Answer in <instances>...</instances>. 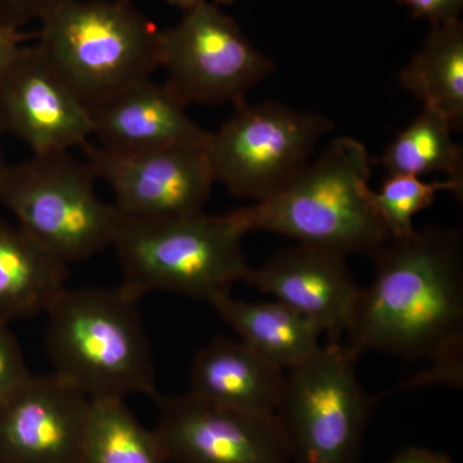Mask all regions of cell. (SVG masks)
I'll return each instance as SVG.
<instances>
[{
	"mask_svg": "<svg viewBox=\"0 0 463 463\" xmlns=\"http://www.w3.org/2000/svg\"><path fill=\"white\" fill-rule=\"evenodd\" d=\"M373 258V282L356 294L346 345L359 356L373 350L430 362L412 386L462 388V234L428 227L392 237Z\"/></svg>",
	"mask_w": 463,
	"mask_h": 463,
	"instance_id": "obj_1",
	"label": "cell"
},
{
	"mask_svg": "<svg viewBox=\"0 0 463 463\" xmlns=\"http://www.w3.org/2000/svg\"><path fill=\"white\" fill-rule=\"evenodd\" d=\"M54 374L90 401L156 397V373L138 298L123 288H65L48 307Z\"/></svg>",
	"mask_w": 463,
	"mask_h": 463,
	"instance_id": "obj_2",
	"label": "cell"
},
{
	"mask_svg": "<svg viewBox=\"0 0 463 463\" xmlns=\"http://www.w3.org/2000/svg\"><path fill=\"white\" fill-rule=\"evenodd\" d=\"M371 165L364 143L339 137L288 187L234 213L248 233L273 232L346 257H373L392 237L368 200Z\"/></svg>",
	"mask_w": 463,
	"mask_h": 463,
	"instance_id": "obj_3",
	"label": "cell"
},
{
	"mask_svg": "<svg viewBox=\"0 0 463 463\" xmlns=\"http://www.w3.org/2000/svg\"><path fill=\"white\" fill-rule=\"evenodd\" d=\"M36 48L85 105L160 69V29L130 0H54Z\"/></svg>",
	"mask_w": 463,
	"mask_h": 463,
	"instance_id": "obj_4",
	"label": "cell"
},
{
	"mask_svg": "<svg viewBox=\"0 0 463 463\" xmlns=\"http://www.w3.org/2000/svg\"><path fill=\"white\" fill-rule=\"evenodd\" d=\"M245 234L234 212L123 221L112 243L124 274L120 288L138 300L148 292L170 291L210 303L245 281L250 270L242 249Z\"/></svg>",
	"mask_w": 463,
	"mask_h": 463,
	"instance_id": "obj_5",
	"label": "cell"
},
{
	"mask_svg": "<svg viewBox=\"0 0 463 463\" xmlns=\"http://www.w3.org/2000/svg\"><path fill=\"white\" fill-rule=\"evenodd\" d=\"M87 163L70 152L33 155L8 165L0 203L42 248L66 265L87 260L114 243L123 219L97 192Z\"/></svg>",
	"mask_w": 463,
	"mask_h": 463,
	"instance_id": "obj_6",
	"label": "cell"
},
{
	"mask_svg": "<svg viewBox=\"0 0 463 463\" xmlns=\"http://www.w3.org/2000/svg\"><path fill=\"white\" fill-rule=\"evenodd\" d=\"M358 358L330 341L285 371L273 416L291 463H361L374 402L356 377Z\"/></svg>",
	"mask_w": 463,
	"mask_h": 463,
	"instance_id": "obj_7",
	"label": "cell"
},
{
	"mask_svg": "<svg viewBox=\"0 0 463 463\" xmlns=\"http://www.w3.org/2000/svg\"><path fill=\"white\" fill-rule=\"evenodd\" d=\"M332 128L331 120L316 112L242 100L207 139L214 181L241 199H269L309 165L317 145Z\"/></svg>",
	"mask_w": 463,
	"mask_h": 463,
	"instance_id": "obj_8",
	"label": "cell"
},
{
	"mask_svg": "<svg viewBox=\"0 0 463 463\" xmlns=\"http://www.w3.org/2000/svg\"><path fill=\"white\" fill-rule=\"evenodd\" d=\"M160 69L190 105L242 102L274 71V62L212 0H196L176 25L160 30Z\"/></svg>",
	"mask_w": 463,
	"mask_h": 463,
	"instance_id": "obj_9",
	"label": "cell"
},
{
	"mask_svg": "<svg viewBox=\"0 0 463 463\" xmlns=\"http://www.w3.org/2000/svg\"><path fill=\"white\" fill-rule=\"evenodd\" d=\"M85 163L114 192L123 221L163 222L200 214L214 176L205 146L115 151L84 146Z\"/></svg>",
	"mask_w": 463,
	"mask_h": 463,
	"instance_id": "obj_10",
	"label": "cell"
},
{
	"mask_svg": "<svg viewBox=\"0 0 463 463\" xmlns=\"http://www.w3.org/2000/svg\"><path fill=\"white\" fill-rule=\"evenodd\" d=\"M154 431L167 462L291 463L274 416L210 403L191 392L158 399Z\"/></svg>",
	"mask_w": 463,
	"mask_h": 463,
	"instance_id": "obj_11",
	"label": "cell"
},
{
	"mask_svg": "<svg viewBox=\"0 0 463 463\" xmlns=\"http://www.w3.org/2000/svg\"><path fill=\"white\" fill-rule=\"evenodd\" d=\"M0 130L25 143L33 155L83 148L93 136L90 108L36 45L24 47L0 78Z\"/></svg>",
	"mask_w": 463,
	"mask_h": 463,
	"instance_id": "obj_12",
	"label": "cell"
},
{
	"mask_svg": "<svg viewBox=\"0 0 463 463\" xmlns=\"http://www.w3.org/2000/svg\"><path fill=\"white\" fill-rule=\"evenodd\" d=\"M91 401L56 374L32 376L0 404V463H79Z\"/></svg>",
	"mask_w": 463,
	"mask_h": 463,
	"instance_id": "obj_13",
	"label": "cell"
},
{
	"mask_svg": "<svg viewBox=\"0 0 463 463\" xmlns=\"http://www.w3.org/2000/svg\"><path fill=\"white\" fill-rule=\"evenodd\" d=\"M246 282L272 295L339 341L359 288L346 255L298 243L283 250L258 269L250 268Z\"/></svg>",
	"mask_w": 463,
	"mask_h": 463,
	"instance_id": "obj_14",
	"label": "cell"
},
{
	"mask_svg": "<svg viewBox=\"0 0 463 463\" xmlns=\"http://www.w3.org/2000/svg\"><path fill=\"white\" fill-rule=\"evenodd\" d=\"M169 85L148 78L90 106L97 145L115 151L205 146L210 132Z\"/></svg>",
	"mask_w": 463,
	"mask_h": 463,
	"instance_id": "obj_15",
	"label": "cell"
},
{
	"mask_svg": "<svg viewBox=\"0 0 463 463\" xmlns=\"http://www.w3.org/2000/svg\"><path fill=\"white\" fill-rule=\"evenodd\" d=\"M285 371L243 341L216 337L194 355L191 394L243 412L273 416Z\"/></svg>",
	"mask_w": 463,
	"mask_h": 463,
	"instance_id": "obj_16",
	"label": "cell"
},
{
	"mask_svg": "<svg viewBox=\"0 0 463 463\" xmlns=\"http://www.w3.org/2000/svg\"><path fill=\"white\" fill-rule=\"evenodd\" d=\"M67 265L20 225L0 219V319L45 313L66 288Z\"/></svg>",
	"mask_w": 463,
	"mask_h": 463,
	"instance_id": "obj_17",
	"label": "cell"
},
{
	"mask_svg": "<svg viewBox=\"0 0 463 463\" xmlns=\"http://www.w3.org/2000/svg\"><path fill=\"white\" fill-rule=\"evenodd\" d=\"M209 304L241 341L283 371L306 361L321 346V328L279 301L248 303L224 294Z\"/></svg>",
	"mask_w": 463,
	"mask_h": 463,
	"instance_id": "obj_18",
	"label": "cell"
},
{
	"mask_svg": "<svg viewBox=\"0 0 463 463\" xmlns=\"http://www.w3.org/2000/svg\"><path fill=\"white\" fill-rule=\"evenodd\" d=\"M402 87L440 115L453 130L463 127V23L431 26L421 50L399 75Z\"/></svg>",
	"mask_w": 463,
	"mask_h": 463,
	"instance_id": "obj_19",
	"label": "cell"
},
{
	"mask_svg": "<svg viewBox=\"0 0 463 463\" xmlns=\"http://www.w3.org/2000/svg\"><path fill=\"white\" fill-rule=\"evenodd\" d=\"M79 463H167L154 430L145 428L121 399L91 401Z\"/></svg>",
	"mask_w": 463,
	"mask_h": 463,
	"instance_id": "obj_20",
	"label": "cell"
},
{
	"mask_svg": "<svg viewBox=\"0 0 463 463\" xmlns=\"http://www.w3.org/2000/svg\"><path fill=\"white\" fill-rule=\"evenodd\" d=\"M450 125L430 109L402 130L381 155L379 164L389 175L403 174L423 178L429 174H446L463 179V151L452 137Z\"/></svg>",
	"mask_w": 463,
	"mask_h": 463,
	"instance_id": "obj_21",
	"label": "cell"
},
{
	"mask_svg": "<svg viewBox=\"0 0 463 463\" xmlns=\"http://www.w3.org/2000/svg\"><path fill=\"white\" fill-rule=\"evenodd\" d=\"M452 192L461 199L463 179L425 181L420 176L394 174L381 185L380 191L368 190V200L390 237L411 236L416 232L413 218L430 207L439 192Z\"/></svg>",
	"mask_w": 463,
	"mask_h": 463,
	"instance_id": "obj_22",
	"label": "cell"
},
{
	"mask_svg": "<svg viewBox=\"0 0 463 463\" xmlns=\"http://www.w3.org/2000/svg\"><path fill=\"white\" fill-rule=\"evenodd\" d=\"M0 319V404L11 398L32 379L20 344Z\"/></svg>",
	"mask_w": 463,
	"mask_h": 463,
	"instance_id": "obj_23",
	"label": "cell"
},
{
	"mask_svg": "<svg viewBox=\"0 0 463 463\" xmlns=\"http://www.w3.org/2000/svg\"><path fill=\"white\" fill-rule=\"evenodd\" d=\"M417 20H428L431 26L458 20L463 0H398Z\"/></svg>",
	"mask_w": 463,
	"mask_h": 463,
	"instance_id": "obj_24",
	"label": "cell"
},
{
	"mask_svg": "<svg viewBox=\"0 0 463 463\" xmlns=\"http://www.w3.org/2000/svg\"><path fill=\"white\" fill-rule=\"evenodd\" d=\"M54 0H0V24L12 29L39 21Z\"/></svg>",
	"mask_w": 463,
	"mask_h": 463,
	"instance_id": "obj_25",
	"label": "cell"
},
{
	"mask_svg": "<svg viewBox=\"0 0 463 463\" xmlns=\"http://www.w3.org/2000/svg\"><path fill=\"white\" fill-rule=\"evenodd\" d=\"M25 36L20 30L12 29L0 24V78L7 72L9 67L24 50Z\"/></svg>",
	"mask_w": 463,
	"mask_h": 463,
	"instance_id": "obj_26",
	"label": "cell"
},
{
	"mask_svg": "<svg viewBox=\"0 0 463 463\" xmlns=\"http://www.w3.org/2000/svg\"><path fill=\"white\" fill-rule=\"evenodd\" d=\"M389 463H455L449 456L428 448L408 447L394 456Z\"/></svg>",
	"mask_w": 463,
	"mask_h": 463,
	"instance_id": "obj_27",
	"label": "cell"
},
{
	"mask_svg": "<svg viewBox=\"0 0 463 463\" xmlns=\"http://www.w3.org/2000/svg\"><path fill=\"white\" fill-rule=\"evenodd\" d=\"M2 130H0V182H2L3 176H5V170H7L8 164L7 161H5V151H3V145H2Z\"/></svg>",
	"mask_w": 463,
	"mask_h": 463,
	"instance_id": "obj_28",
	"label": "cell"
},
{
	"mask_svg": "<svg viewBox=\"0 0 463 463\" xmlns=\"http://www.w3.org/2000/svg\"><path fill=\"white\" fill-rule=\"evenodd\" d=\"M196 2V0H167L169 5H174V7H178L184 11L185 8L190 7L192 3Z\"/></svg>",
	"mask_w": 463,
	"mask_h": 463,
	"instance_id": "obj_29",
	"label": "cell"
},
{
	"mask_svg": "<svg viewBox=\"0 0 463 463\" xmlns=\"http://www.w3.org/2000/svg\"><path fill=\"white\" fill-rule=\"evenodd\" d=\"M212 2L218 5H230L236 3L237 0H212Z\"/></svg>",
	"mask_w": 463,
	"mask_h": 463,
	"instance_id": "obj_30",
	"label": "cell"
}]
</instances>
